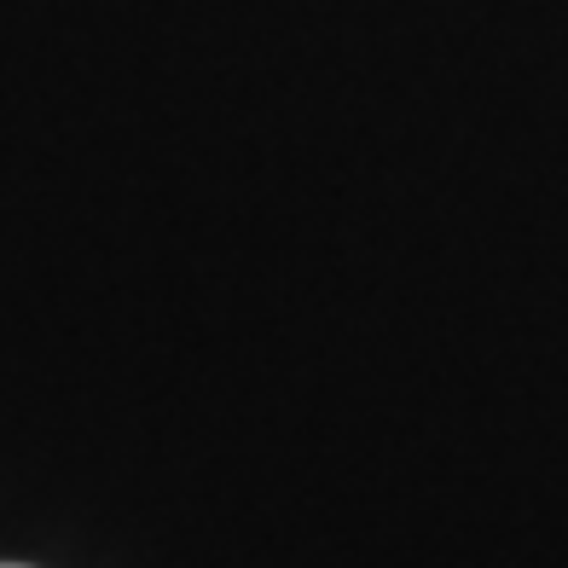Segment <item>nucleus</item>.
<instances>
[{
  "label": "nucleus",
  "instance_id": "nucleus-1",
  "mask_svg": "<svg viewBox=\"0 0 568 568\" xmlns=\"http://www.w3.org/2000/svg\"><path fill=\"white\" fill-rule=\"evenodd\" d=\"M0 568H7V562H0Z\"/></svg>",
  "mask_w": 568,
  "mask_h": 568
}]
</instances>
